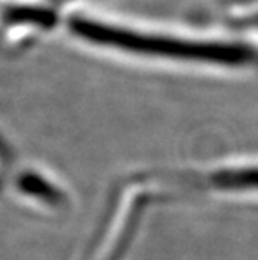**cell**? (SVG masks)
Instances as JSON below:
<instances>
[{"instance_id":"2","label":"cell","mask_w":258,"mask_h":260,"mask_svg":"<svg viewBox=\"0 0 258 260\" xmlns=\"http://www.w3.org/2000/svg\"><path fill=\"white\" fill-rule=\"evenodd\" d=\"M9 19L19 24H35L51 27L56 22V15L51 10L46 9H34V7H17L9 12Z\"/></svg>"},{"instance_id":"1","label":"cell","mask_w":258,"mask_h":260,"mask_svg":"<svg viewBox=\"0 0 258 260\" xmlns=\"http://www.w3.org/2000/svg\"><path fill=\"white\" fill-rule=\"evenodd\" d=\"M70 29L76 34L87 39L91 42L102 44L124 49V51L151 54V56L206 60L216 64H245L250 59V52L245 47L233 44H216V42H190L178 39L151 37L138 32H129L116 27L101 25L96 22L74 19L70 22Z\"/></svg>"},{"instance_id":"3","label":"cell","mask_w":258,"mask_h":260,"mask_svg":"<svg viewBox=\"0 0 258 260\" xmlns=\"http://www.w3.org/2000/svg\"><path fill=\"white\" fill-rule=\"evenodd\" d=\"M215 181L222 188H258V170L227 171L216 175Z\"/></svg>"}]
</instances>
